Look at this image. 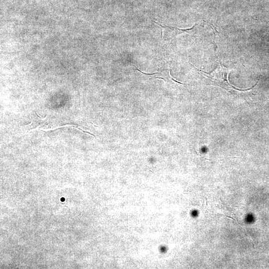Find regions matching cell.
I'll return each instance as SVG.
<instances>
[{
  "mask_svg": "<svg viewBox=\"0 0 269 269\" xmlns=\"http://www.w3.org/2000/svg\"><path fill=\"white\" fill-rule=\"evenodd\" d=\"M197 70L205 77L208 78L214 83L217 84L225 89L233 88L234 89L240 90L235 87H234L229 83L228 76L230 70L221 64H220L217 68L210 73H207L200 70Z\"/></svg>",
  "mask_w": 269,
  "mask_h": 269,
  "instance_id": "1",
  "label": "cell"
},
{
  "mask_svg": "<svg viewBox=\"0 0 269 269\" xmlns=\"http://www.w3.org/2000/svg\"><path fill=\"white\" fill-rule=\"evenodd\" d=\"M153 21L157 25L160 26V27L162 29L161 34L162 37L164 38L165 40H170L176 36H178L179 34L184 33H190V31L192 30L195 26L196 24L193 26L192 27L188 29H181L175 26H169L168 25H162L157 21Z\"/></svg>",
  "mask_w": 269,
  "mask_h": 269,
  "instance_id": "2",
  "label": "cell"
},
{
  "mask_svg": "<svg viewBox=\"0 0 269 269\" xmlns=\"http://www.w3.org/2000/svg\"><path fill=\"white\" fill-rule=\"evenodd\" d=\"M61 201H64V198H61Z\"/></svg>",
  "mask_w": 269,
  "mask_h": 269,
  "instance_id": "3",
  "label": "cell"
}]
</instances>
